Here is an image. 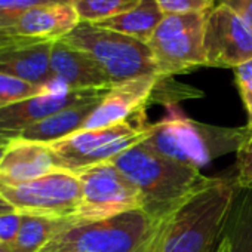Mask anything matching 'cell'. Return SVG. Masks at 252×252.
I'll return each instance as SVG.
<instances>
[{
    "mask_svg": "<svg viewBox=\"0 0 252 252\" xmlns=\"http://www.w3.org/2000/svg\"><path fill=\"white\" fill-rule=\"evenodd\" d=\"M169 212L141 208L94 222L73 224L70 220L40 252H160Z\"/></svg>",
    "mask_w": 252,
    "mask_h": 252,
    "instance_id": "1",
    "label": "cell"
},
{
    "mask_svg": "<svg viewBox=\"0 0 252 252\" xmlns=\"http://www.w3.org/2000/svg\"><path fill=\"white\" fill-rule=\"evenodd\" d=\"M234 178H211L166 217L160 252H217L236 196Z\"/></svg>",
    "mask_w": 252,
    "mask_h": 252,
    "instance_id": "2",
    "label": "cell"
},
{
    "mask_svg": "<svg viewBox=\"0 0 252 252\" xmlns=\"http://www.w3.org/2000/svg\"><path fill=\"white\" fill-rule=\"evenodd\" d=\"M165 108V116L150 123V135L144 143L155 152L197 169L217 158L236 153L249 134L246 126L224 128L190 119L178 104Z\"/></svg>",
    "mask_w": 252,
    "mask_h": 252,
    "instance_id": "3",
    "label": "cell"
},
{
    "mask_svg": "<svg viewBox=\"0 0 252 252\" xmlns=\"http://www.w3.org/2000/svg\"><path fill=\"white\" fill-rule=\"evenodd\" d=\"M111 163L141 193L144 208L165 214L209 183L194 166L169 159L146 143L116 156Z\"/></svg>",
    "mask_w": 252,
    "mask_h": 252,
    "instance_id": "4",
    "label": "cell"
},
{
    "mask_svg": "<svg viewBox=\"0 0 252 252\" xmlns=\"http://www.w3.org/2000/svg\"><path fill=\"white\" fill-rule=\"evenodd\" d=\"M61 40L89 54L113 85L143 76H160L149 45L126 34L80 23Z\"/></svg>",
    "mask_w": 252,
    "mask_h": 252,
    "instance_id": "5",
    "label": "cell"
},
{
    "mask_svg": "<svg viewBox=\"0 0 252 252\" xmlns=\"http://www.w3.org/2000/svg\"><path fill=\"white\" fill-rule=\"evenodd\" d=\"M149 126L147 122H123L99 129H82L48 146L58 169L77 174L85 168L111 162L144 143L150 135Z\"/></svg>",
    "mask_w": 252,
    "mask_h": 252,
    "instance_id": "6",
    "label": "cell"
},
{
    "mask_svg": "<svg viewBox=\"0 0 252 252\" xmlns=\"http://www.w3.org/2000/svg\"><path fill=\"white\" fill-rule=\"evenodd\" d=\"M206 14L165 15L147 42L160 76L172 77L206 67L203 46Z\"/></svg>",
    "mask_w": 252,
    "mask_h": 252,
    "instance_id": "7",
    "label": "cell"
},
{
    "mask_svg": "<svg viewBox=\"0 0 252 252\" xmlns=\"http://www.w3.org/2000/svg\"><path fill=\"white\" fill-rule=\"evenodd\" d=\"M76 175L82 186V200L73 224L94 222L144 208L140 190L111 162L85 168Z\"/></svg>",
    "mask_w": 252,
    "mask_h": 252,
    "instance_id": "8",
    "label": "cell"
},
{
    "mask_svg": "<svg viewBox=\"0 0 252 252\" xmlns=\"http://www.w3.org/2000/svg\"><path fill=\"white\" fill-rule=\"evenodd\" d=\"M0 194L20 214L73 220L80 206L82 186L76 174L55 169L27 183L0 184Z\"/></svg>",
    "mask_w": 252,
    "mask_h": 252,
    "instance_id": "9",
    "label": "cell"
},
{
    "mask_svg": "<svg viewBox=\"0 0 252 252\" xmlns=\"http://www.w3.org/2000/svg\"><path fill=\"white\" fill-rule=\"evenodd\" d=\"M110 89L73 91L58 82L46 85V91L36 96L0 108V141L11 143L20 138L33 125L74 105L101 101Z\"/></svg>",
    "mask_w": 252,
    "mask_h": 252,
    "instance_id": "10",
    "label": "cell"
},
{
    "mask_svg": "<svg viewBox=\"0 0 252 252\" xmlns=\"http://www.w3.org/2000/svg\"><path fill=\"white\" fill-rule=\"evenodd\" d=\"M206 67L236 68L252 60V29L233 11L217 5L206 15Z\"/></svg>",
    "mask_w": 252,
    "mask_h": 252,
    "instance_id": "11",
    "label": "cell"
},
{
    "mask_svg": "<svg viewBox=\"0 0 252 252\" xmlns=\"http://www.w3.org/2000/svg\"><path fill=\"white\" fill-rule=\"evenodd\" d=\"M79 24V15L71 3H55L12 15L3 30L29 40L57 42L71 33Z\"/></svg>",
    "mask_w": 252,
    "mask_h": 252,
    "instance_id": "12",
    "label": "cell"
},
{
    "mask_svg": "<svg viewBox=\"0 0 252 252\" xmlns=\"http://www.w3.org/2000/svg\"><path fill=\"white\" fill-rule=\"evenodd\" d=\"M51 70L55 82L73 91L111 89L114 86L89 54L64 40H57L52 45Z\"/></svg>",
    "mask_w": 252,
    "mask_h": 252,
    "instance_id": "13",
    "label": "cell"
},
{
    "mask_svg": "<svg viewBox=\"0 0 252 252\" xmlns=\"http://www.w3.org/2000/svg\"><path fill=\"white\" fill-rule=\"evenodd\" d=\"M58 169L48 144L12 140L0 160V184H21Z\"/></svg>",
    "mask_w": 252,
    "mask_h": 252,
    "instance_id": "14",
    "label": "cell"
},
{
    "mask_svg": "<svg viewBox=\"0 0 252 252\" xmlns=\"http://www.w3.org/2000/svg\"><path fill=\"white\" fill-rule=\"evenodd\" d=\"M52 45L54 42H27L0 49V73L37 86L49 85L54 82Z\"/></svg>",
    "mask_w": 252,
    "mask_h": 252,
    "instance_id": "15",
    "label": "cell"
},
{
    "mask_svg": "<svg viewBox=\"0 0 252 252\" xmlns=\"http://www.w3.org/2000/svg\"><path fill=\"white\" fill-rule=\"evenodd\" d=\"M101 101H94L82 105L65 108L29 128L20 138L27 141H36L42 144H52L77 131H82L89 116L94 113Z\"/></svg>",
    "mask_w": 252,
    "mask_h": 252,
    "instance_id": "16",
    "label": "cell"
},
{
    "mask_svg": "<svg viewBox=\"0 0 252 252\" xmlns=\"http://www.w3.org/2000/svg\"><path fill=\"white\" fill-rule=\"evenodd\" d=\"M163 18L165 14L159 8L156 0H141L137 8L120 14L114 18L96 23L95 26L126 34L147 43Z\"/></svg>",
    "mask_w": 252,
    "mask_h": 252,
    "instance_id": "17",
    "label": "cell"
},
{
    "mask_svg": "<svg viewBox=\"0 0 252 252\" xmlns=\"http://www.w3.org/2000/svg\"><path fill=\"white\" fill-rule=\"evenodd\" d=\"M224 236L231 252H252V191L237 189Z\"/></svg>",
    "mask_w": 252,
    "mask_h": 252,
    "instance_id": "18",
    "label": "cell"
},
{
    "mask_svg": "<svg viewBox=\"0 0 252 252\" xmlns=\"http://www.w3.org/2000/svg\"><path fill=\"white\" fill-rule=\"evenodd\" d=\"M70 220H55L40 215L23 214L20 231L11 252H40L51 237Z\"/></svg>",
    "mask_w": 252,
    "mask_h": 252,
    "instance_id": "19",
    "label": "cell"
},
{
    "mask_svg": "<svg viewBox=\"0 0 252 252\" xmlns=\"http://www.w3.org/2000/svg\"><path fill=\"white\" fill-rule=\"evenodd\" d=\"M141 0H71V5L80 23L96 24L137 8Z\"/></svg>",
    "mask_w": 252,
    "mask_h": 252,
    "instance_id": "20",
    "label": "cell"
},
{
    "mask_svg": "<svg viewBox=\"0 0 252 252\" xmlns=\"http://www.w3.org/2000/svg\"><path fill=\"white\" fill-rule=\"evenodd\" d=\"M45 91L46 86L32 85L9 74L0 73V108L36 96L39 94H43Z\"/></svg>",
    "mask_w": 252,
    "mask_h": 252,
    "instance_id": "21",
    "label": "cell"
},
{
    "mask_svg": "<svg viewBox=\"0 0 252 252\" xmlns=\"http://www.w3.org/2000/svg\"><path fill=\"white\" fill-rule=\"evenodd\" d=\"M234 184L237 189L252 191V131L236 152V177Z\"/></svg>",
    "mask_w": 252,
    "mask_h": 252,
    "instance_id": "22",
    "label": "cell"
},
{
    "mask_svg": "<svg viewBox=\"0 0 252 252\" xmlns=\"http://www.w3.org/2000/svg\"><path fill=\"white\" fill-rule=\"evenodd\" d=\"M234 71V82L239 89L243 107L246 110V128L252 131V60L233 68Z\"/></svg>",
    "mask_w": 252,
    "mask_h": 252,
    "instance_id": "23",
    "label": "cell"
},
{
    "mask_svg": "<svg viewBox=\"0 0 252 252\" xmlns=\"http://www.w3.org/2000/svg\"><path fill=\"white\" fill-rule=\"evenodd\" d=\"M165 15L206 14L217 6V0H156Z\"/></svg>",
    "mask_w": 252,
    "mask_h": 252,
    "instance_id": "24",
    "label": "cell"
},
{
    "mask_svg": "<svg viewBox=\"0 0 252 252\" xmlns=\"http://www.w3.org/2000/svg\"><path fill=\"white\" fill-rule=\"evenodd\" d=\"M21 221H23V214L17 211L0 215V243H3L9 248L12 246L20 231Z\"/></svg>",
    "mask_w": 252,
    "mask_h": 252,
    "instance_id": "25",
    "label": "cell"
},
{
    "mask_svg": "<svg viewBox=\"0 0 252 252\" xmlns=\"http://www.w3.org/2000/svg\"><path fill=\"white\" fill-rule=\"evenodd\" d=\"M217 5L228 8L252 29V0H217Z\"/></svg>",
    "mask_w": 252,
    "mask_h": 252,
    "instance_id": "26",
    "label": "cell"
},
{
    "mask_svg": "<svg viewBox=\"0 0 252 252\" xmlns=\"http://www.w3.org/2000/svg\"><path fill=\"white\" fill-rule=\"evenodd\" d=\"M27 42H36V40H29V39H23V37H17L5 30H0V49H5L9 46H15V45H21V43H27Z\"/></svg>",
    "mask_w": 252,
    "mask_h": 252,
    "instance_id": "27",
    "label": "cell"
},
{
    "mask_svg": "<svg viewBox=\"0 0 252 252\" xmlns=\"http://www.w3.org/2000/svg\"><path fill=\"white\" fill-rule=\"evenodd\" d=\"M15 209L12 208V205L2 196V194H0V215H2V214H8V212H14Z\"/></svg>",
    "mask_w": 252,
    "mask_h": 252,
    "instance_id": "28",
    "label": "cell"
},
{
    "mask_svg": "<svg viewBox=\"0 0 252 252\" xmlns=\"http://www.w3.org/2000/svg\"><path fill=\"white\" fill-rule=\"evenodd\" d=\"M8 144H9V143H8ZM8 144H6V143H2V141H0V160H2V156H3V153H5V150H6Z\"/></svg>",
    "mask_w": 252,
    "mask_h": 252,
    "instance_id": "29",
    "label": "cell"
},
{
    "mask_svg": "<svg viewBox=\"0 0 252 252\" xmlns=\"http://www.w3.org/2000/svg\"><path fill=\"white\" fill-rule=\"evenodd\" d=\"M0 252H11V248L3 243H0Z\"/></svg>",
    "mask_w": 252,
    "mask_h": 252,
    "instance_id": "30",
    "label": "cell"
}]
</instances>
